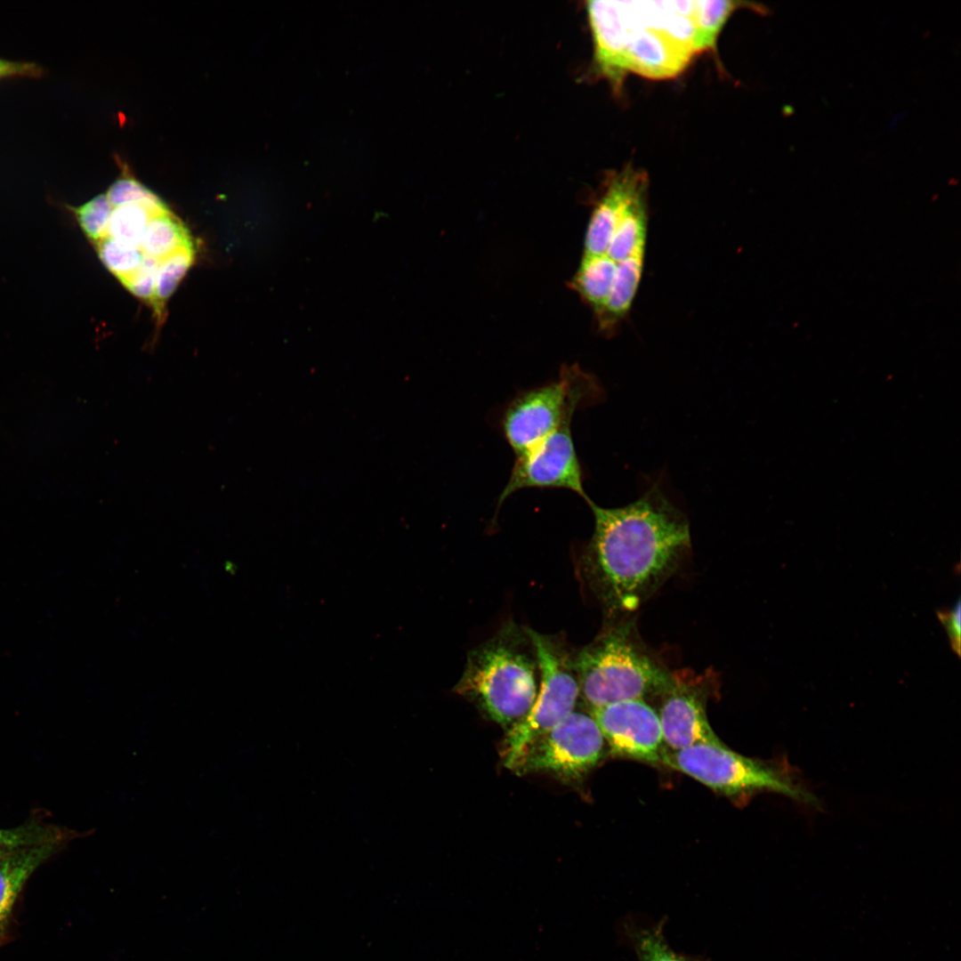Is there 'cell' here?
I'll return each instance as SVG.
<instances>
[{"label":"cell","instance_id":"obj_1","mask_svg":"<svg viewBox=\"0 0 961 961\" xmlns=\"http://www.w3.org/2000/svg\"><path fill=\"white\" fill-rule=\"evenodd\" d=\"M587 504L594 529L584 553L586 578L613 619L629 617L689 553V522L656 482L624 506Z\"/></svg>","mask_w":961,"mask_h":961},{"label":"cell","instance_id":"obj_2","mask_svg":"<svg viewBox=\"0 0 961 961\" xmlns=\"http://www.w3.org/2000/svg\"><path fill=\"white\" fill-rule=\"evenodd\" d=\"M594 71L615 88L628 72L674 77L703 52L698 1H588Z\"/></svg>","mask_w":961,"mask_h":961},{"label":"cell","instance_id":"obj_3","mask_svg":"<svg viewBox=\"0 0 961 961\" xmlns=\"http://www.w3.org/2000/svg\"><path fill=\"white\" fill-rule=\"evenodd\" d=\"M540 671L528 627L513 622L471 650L454 691L491 720L513 726L530 710Z\"/></svg>","mask_w":961,"mask_h":961},{"label":"cell","instance_id":"obj_4","mask_svg":"<svg viewBox=\"0 0 961 961\" xmlns=\"http://www.w3.org/2000/svg\"><path fill=\"white\" fill-rule=\"evenodd\" d=\"M579 697L590 709L664 696L672 674L641 640L632 617L612 619L573 656Z\"/></svg>","mask_w":961,"mask_h":961},{"label":"cell","instance_id":"obj_5","mask_svg":"<svg viewBox=\"0 0 961 961\" xmlns=\"http://www.w3.org/2000/svg\"><path fill=\"white\" fill-rule=\"evenodd\" d=\"M604 399L598 379L577 365L564 366L558 379L519 393L506 407L501 426L517 456L565 424L577 410Z\"/></svg>","mask_w":961,"mask_h":961},{"label":"cell","instance_id":"obj_6","mask_svg":"<svg viewBox=\"0 0 961 961\" xmlns=\"http://www.w3.org/2000/svg\"><path fill=\"white\" fill-rule=\"evenodd\" d=\"M661 763L726 795L772 791L798 802L818 804L816 797L785 763L748 758L724 745H697L666 750Z\"/></svg>","mask_w":961,"mask_h":961},{"label":"cell","instance_id":"obj_7","mask_svg":"<svg viewBox=\"0 0 961 961\" xmlns=\"http://www.w3.org/2000/svg\"><path fill=\"white\" fill-rule=\"evenodd\" d=\"M529 633L535 646L540 690L529 713L510 727L505 738V765L515 771L526 751L574 711L579 684L571 656L553 635Z\"/></svg>","mask_w":961,"mask_h":961},{"label":"cell","instance_id":"obj_8","mask_svg":"<svg viewBox=\"0 0 961 961\" xmlns=\"http://www.w3.org/2000/svg\"><path fill=\"white\" fill-rule=\"evenodd\" d=\"M603 751L604 738L592 715L573 711L526 751L515 771L576 780L598 763Z\"/></svg>","mask_w":961,"mask_h":961},{"label":"cell","instance_id":"obj_9","mask_svg":"<svg viewBox=\"0 0 961 961\" xmlns=\"http://www.w3.org/2000/svg\"><path fill=\"white\" fill-rule=\"evenodd\" d=\"M526 488L569 489L586 503L591 499L584 479L570 430L565 424L535 447L517 456L509 480L497 500V507L514 492Z\"/></svg>","mask_w":961,"mask_h":961},{"label":"cell","instance_id":"obj_10","mask_svg":"<svg viewBox=\"0 0 961 961\" xmlns=\"http://www.w3.org/2000/svg\"><path fill=\"white\" fill-rule=\"evenodd\" d=\"M591 711L612 755L661 763L666 749L659 717L646 701L625 700Z\"/></svg>","mask_w":961,"mask_h":961},{"label":"cell","instance_id":"obj_11","mask_svg":"<svg viewBox=\"0 0 961 961\" xmlns=\"http://www.w3.org/2000/svg\"><path fill=\"white\" fill-rule=\"evenodd\" d=\"M707 675L682 672L663 696L658 714L664 744L671 751L697 745H723L712 730L706 713Z\"/></svg>","mask_w":961,"mask_h":961},{"label":"cell","instance_id":"obj_12","mask_svg":"<svg viewBox=\"0 0 961 961\" xmlns=\"http://www.w3.org/2000/svg\"><path fill=\"white\" fill-rule=\"evenodd\" d=\"M648 190L646 174L627 166L612 176L594 208L585 237V254H606L612 235L633 199Z\"/></svg>","mask_w":961,"mask_h":961},{"label":"cell","instance_id":"obj_13","mask_svg":"<svg viewBox=\"0 0 961 961\" xmlns=\"http://www.w3.org/2000/svg\"><path fill=\"white\" fill-rule=\"evenodd\" d=\"M65 844L27 846L0 859V944L5 939L15 903L31 875Z\"/></svg>","mask_w":961,"mask_h":961},{"label":"cell","instance_id":"obj_14","mask_svg":"<svg viewBox=\"0 0 961 961\" xmlns=\"http://www.w3.org/2000/svg\"><path fill=\"white\" fill-rule=\"evenodd\" d=\"M645 250L618 262L615 279L603 308L595 313L598 329L611 335L626 319L637 294L644 266Z\"/></svg>","mask_w":961,"mask_h":961},{"label":"cell","instance_id":"obj_15","mask_svg":"<svg viewBox=\"0 0 961 961\" xmlns=\"http://www.w3.org/2000/svg\"><path fill=\"white\" fill-rule=\"evenodd\" d=\"M168 211L170 209L159 197L112 207L104 238L140 249L151 218Z\"/></svg>","mask_w":961,"mask_h":961},{"label":"cell","instance_id":"obj_16","mask_svg":"<svg viewBox=\"0 0 961 961\" xmlns=\"http://www.w3.org/2000/svg\"><path fill=\"white\" fill-rule=\"evenodd\" d=\"M618 262L603 254H586L573 277L570 287L594 314L605 305L617 271Z\"/></svg>","mask_w":961,"mask_h":961},{"label":"cell","instance_id":"obj_17","mask_svg":"<svg viewBox=\"0 0 961 961\" xmlns=\"http://www.w3.org/2000/svg\"><path fill=\"white\" fill-rule=\"evenodd\" d=\"M648 190L640 192L621 217L606 254L616 262L646 250L648 230Z\"/></svg>","mask_w":961,"mask_h":961},{"label":"cell","instance_id":"obj_18","mask_svg":"<svg viewBox=\"0 0 961 961\" xmlns=\"http://www.w3.org/2000/svg\"><path fill=\"white\" fill-rule=\"evenodd\" d=\"M92 831L78 832L33 818L19 827L0 828V859L27 846L47 843L66 844Z\"/></svg>","mask_w":961,"mask_h":961},{"label":"cell","instance_id":"obj_19","mask_svg":"<svg viewBox=\"0 0 961 961\" xmlns=\"http://www.w3.org/2000/svg\"><path fill=\"white\" fill-rule=\"evenodd\" d=\"M184 224L171 212L155 215L149 221L140 249L144 255L159 262L182 247L192 246Z\"/></svg>","mask_w":961,"mask_h":961},{"label":"cell","instance_id":"obj_20","mask_svg":"<svg viewBox=\"0 0 961 961\" xmlns=\"http://www.w3.org/2000/svg\"><path fill=\"white\" fill-rule=\"evenodd\" d=\"M194 256L192 245L182 247L159 262L156 273L152 304L158 321L162 320L166 301L190 268Z\"/></svg>","mask_w":961,"mask_h":961},{"label":"cell","instance_id":"obj_21","mask_svg":"<svg viewBox=\"0 0 961 961\" xmlns=\"http://www.w3.org/2000/svg\"><path fill=\"white\" fill-rule=\"evenodd\" d=\"M664 923L632 927L628 936L638 961H698L675 952L667 943L663 932Z\"/></svg>","mask_w":961,"mask_h":961},{"label":"cell","instance_id":"obj_22","mask_svg":"<svg viewBox=\"0 0 961 961\" xmlns=\"http://www.w3.org/2000/svg\"><path fill=\"white\" fill-rule=\"evenodd\" d=\"M94 246L101 262L120 282L141 265L145 256L139 248L121 244L109 238H102Z\"/></svg>","mask_w":961,"mask_h":961},{"label":"cell","instance_id":"obj_23","mask_svg":"<svg viewBox=\"0 0 961 961\" xmlns=\"http://www.w3.org/2000/svg\"><path fill=\"white\" fill-rule=\"evenodd\" d=\"M66 207L73 213L86 238L96 245L105 235L112 206L105 194H99L83 205Z\"/></svg>","mask_w":961,"mask_h":961},{"label":"cell","instance_id":"obj_24","mask_svg":"<svg viewBox=\"0 0 961 961\" xmlns=\"http://www.w3.org/2000/svg\"><path fill=\"white\" fill-rule=\"evenodd\" d=\"M105 195L112 207L143 202L158 197L127 171L109 186Z\"/></svg>","mask_w":961,"mask_h":961},{"label":"cell","instance_id":"obj_25","mask_svg":"<svg viewBox=\"0 0 961 961\" xmlns=\"http://www.w3.org/2000/svg\"><path fill=\"white\" fill-rule=\"evenodd\" d=\"M159 262L144 256L141 265L121 282L132 294L152 306L157 270Z\"/></svg>","mask_w":961,"mask_h":961},{"label":"cell","instance_id":"obj_26","mask_svg":"<svg viewBox=\"0 0 961 961\" xmlns=\"http://www.w3.org/2000/svg\"><path fill=\"white\" fill-rule=\"evenodd\" d=\"M46 74L47 69L36 61H14L0 56V82L20 78L37 79Z\"/></svg>","mask_w":961,"mask_h":961},{"label":"cell","instance_id":"obj_27","mask_svg":"<svg viewBox=\"0 0 961 961\" xmlns=\"http://www.w3.org/2000/svg\"><path fill=\"white\" fill-rule=\"evenodd\" d=\"M936 614L948 634L952 650L959 657L961 641L960 600H957L956 605L952 609L940 610H937Z\"/></svg>","mask_w":961,"mask_h":961}]
</instances>
